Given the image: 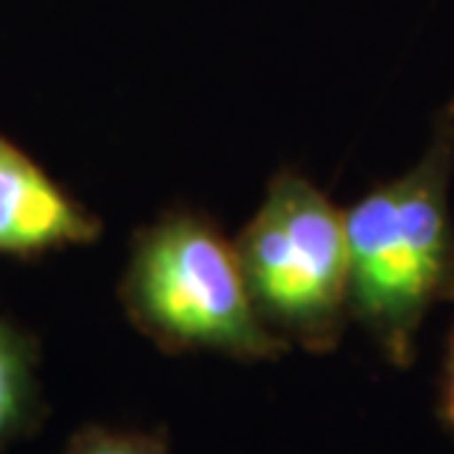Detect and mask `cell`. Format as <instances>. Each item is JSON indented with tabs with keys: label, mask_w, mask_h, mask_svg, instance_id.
Returning a JSON list of instances; mask_svg holds the SVG:
<instances>
[{
	"label": "cell",
	"mask_w": 454,
	"mask_h": 454,
	"mask_svg": "<svg viewBox=\"0 0 454 454\" xmlns=\"http://www.w3.org/2000/svg\"><path fill=\"white\" fill-rule=\"evenodd\" d=\"M454 118H442L422 160L342 210L348 316L398 369L413 366L434 307L454 301Z\"/></svg>",
	"instance_id": "6da1fadb"
},
{
	"label": "cell",
	"mask_w": 454,
	"mask_h": 454,
	"mask_svg": "<svg viewBox=\"0 0 454 454\" xmlns=\"http://www.w3.org/2000/svg\"><path fill=\"white\" fill-rule=\"evenodd\" d=\"M121 301L136 328L168 354L269 363L289 351L260 319L233 242L198 213H168L139 231Z\"/></svg>",
	"instance_id": "7a4b0ae2"
},
{
	"label": "cell",
	"mask_w": 454,
	"mask_h": 454,
	"mask_svg": "<svg viewBox=\"0 0 454 454\" xmlns=\"http://www.w3.org/2000/svg\"><path fill=\"white\" fill-rule=\"evenodd\" d=\"M260 319L289 348L331 354L348 328L342 210L295 171H280L233 242Z\"/></svg>",
	"instance_id": "3957f363"
},
{
	"label": "cell",
	"mask_w": 454,
	"mask_h": 454,
	"mask_svg": "<svg viewBox=\"0 0 454 454\" xmlns=\"http://www.w3.org/2000/svg\"><path fill=\"white\" fill-rule=\"evenodd\" d=\"M101 224L35 162L0 139V254H39L95 242Z\"/></svg>",
	"instance_id": "277c9868"
},
{
	"label": "cell",
	"mask_w": 454,
	"mask_h": 454,
	"mask_svg": "<svg viewBox=\"0 0 454 454\" xmlns=\"http://www.w3.org/2000/svg\"><path fill=\"white\" fill-rule=\"evenodd\" d=\"M48 419L35 340L0 316V454L30 440Z\"/></svg>",
	"instance_id": "5b68a950"
},
{
	"label": "cell",
	"mask_w": 454,
	"mask_h": 454,
	"mask_svg": "<svg viewBox=\"0 0 454 454\" xmlns=\"http://www.w3.org/2000/svg\"><path fill=\"white\" fill-rule=\"evenodd\" d=\"M59 454H171V440L166 428L89 422L71 434Z\"/></svg>",
	"instance_id": "8992f818"
},
{
	"label": "cell",
	"mask_w": 454,
	"mask_h": 454,
	"mask_svg": "<svg viewBox=\"0 0 454 454\" xmlns=\"http://www.w3.org/2000/svg\"><path fill=\"white\" fill-rule=\"evenodd\" d=\"M437 413H440V422L446 425V431L454 437V328H451V337L446 345V360H442Z\"/></svg>",
	"instance_id": "52a82bcc"
},
{
	"label": "cell",
	"mask_w": 454,
	"mask_h": 454,
	"mask_svg": "<svg viewBox=\"0 0 454 454\" xmlns=\"http://www.w3.org/2000/svg\"><path fill=\"white\" fill-rule=\"evenodd\" d=\"M442 118H454V98H451V101H449V106H446V110H442Z\"/></svg>",
	"instance_id": "ba28073f"
}]
</instances>
